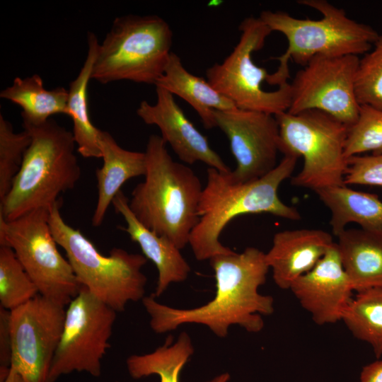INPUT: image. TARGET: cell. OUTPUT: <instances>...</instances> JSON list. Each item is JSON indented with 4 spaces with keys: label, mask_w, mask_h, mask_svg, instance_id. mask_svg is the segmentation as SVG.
I'll list each match as a JSON object with an SVG mask.
<instances>
[{
    "label": "cell",
    "mask_w": 382,
    "mask_h": 382,
    "mask_svg": "<svg viewBox=\"0 0 382 382\" xmlns=\"http://www.w3.org/2000/svg\"><path fill=\"white\" fill-rule=\"evenodd\" d=\"M209 261L214 272L216 293L207 303L180 309L160 303L154 295L143 298L154 332L165 333L183 324L196 323L225 337L232 325H238L249 332H258L263 328L262 315L274 311L273 298L258 292L259 286L266 282L269 270L265 253L248 247L241 253L219 255Z\"/></svg>",
    "instance_id": "1"
},
{
    "label": "cell",
    "mask_w": 382,
    "mask_h": 382,
    "mask_svg": "<svg viewBox=\"0 0 382 382\" xmlns=\"http://www.w3.org/2000/svg\"><path fill=\"white\" fill-rule=\"evenodd\" d=\"M298 158L295 155H284L271 172L246 183H236L230 179L228 172L209 167L198 206L199 219L189 239L195 258L203 261L233 253L220 243L219 236L228 223L238 216L267 213L300 220L299 212L284 204L278 195L279 185L291 175Z\"/></svg>",
    "instance_id": "2"
},
{
    "label": "cell",
    "mask_w": 382,
    "mask_h": 382,
    "mask_svg": "<svg viewBox=\"0 0 382 382\" xmlns=\"http://www.w3.org/2000/svg\"><path fill=\"white\" fill-rule=\"evenodd\" d=\"M144 153L145 179L133 189L129 209L145 227L181 250L199 221L203 187L190 168L172 159L161 136L149 137Z\"/></svg>",
    "instance_id": "3"
},
{
    "label": "cell",
    "mask_w": 382,
    "mask_h": 382,
    "mask_svg": "<svg viewBox=\"0 0 382 382\" xmlns=\"http://www.w3.org/2000/svg\"><path fill=\"white\" fill-rule=\"evenodd\" d=\"M23 128L30 132L31 142L8 192L0 201V217L7 221L50 208L81 177L71 132L52 118Z\"/></svg>",
    "instance_id": "4"
},
{
    "label": "cell",
    "mask_w": 382,
    "mask_h": 382,
    "mask_svg": "<svg viewBox=\"0 0 382 382\" xmlns=\"http://www.w3.org/2000/svg\"><path fill=\"white\" fill-rule=\"evenodd\" d=\"M298 4L314 8L323 17L301 19L284 11H262L259 18L272 31L282 33L287 40L285 52L274 57L279 62L277 71L269 75L270 85L282 86L290 78V59L304 66L316 56L339 57L364 54L380 35L369 25L347 16L342 8L325 0H300Z\"/></svg>",
    "instance_id": "5"
},
{
    "label": "cell",
    "mask_w": 382,
    "mask_h": 382,
    "mask_svg": "<svg viewBox=\"0 0 382 382\" xmlns=\"http://www.w3.org/2000/svg\"><path fill=\"white\" fill-rule=\"evenodd\" d=\"M61 203L58 200L50 207L49 224L80 284L116 312L123 311L130 301L142 300L147 282L141 271L146 257L120 248L103 255L79 229L64 221Z\"/></svg>",
    "instance_id": "6"
},
{
    "label": "cell",
    "mask_w": 382,
    "mask_h": 382,
    "mask_svg": "<svg viewBox=\"0 0 382 382\" xmlns=\"http://www.w3.org/2000/svg\"><path fill=\"white\" fill-rule=\"evenodd\" d=\"M173 42L169 24L156 15L116 18L99 44L91 79L154 84L163 75Z\"/></svg>",
    "instance_id": "7"
},
{
    "label": "cell",
    "mask_w": 382,
    "mask_h": 382,
    "mask_svg": "<svg viewBox=\"0 0 382 382\" xmlns=\"http://www.w3.org/2000/svg\"><path fill=\"white\" fill-rule=\"evenodd\" d=\"M279 128V151L303 158L291 185L318 189L344 185L347 166L345 156L348 127L330 115L308 110L275 115Z\"/></svg>",
    "instance_id": "8"
},
{
    "label": "cell",
    "mask_w": 382,
    "mask_h": 382,
    "mask_svg": "<svg viewBox=\"0 0 382 382\" xmlns=\"http://www.w3.org/2000/svg\"><path fill=\"white\" fill-rule=\"evenodd\" d=\"M49 213L50 208H40L12 221L0 217V245L13 250L40 295L65 307L82 286L57 248Z\"/></svg>",
    "instance_id": "9"
},
{
    "label": "cell",
    "mask_w": 382,
    "mask_h": 382,
    "mask_svg": "<svg viewBox=\"0 0 382 382\" xmlns=\"http://www.w3.org/2000/svg\"><path fill=\"white\" fill-rule=\"evenodd\" d=\"M241 36L233 51L221 63H215L206 71L207 81L241 110L277 115L288 111L291 86L286 83L272 91L263 89L269 74L257 66L252 58L261 50L272 32L258 17H248L239 25Z\"/></svg>",
    "instance_id": "10"
},
{
    "label": "cell",
    "mask_w": 382,
    "mask_h": 382,
    "mask_svg": "<svg viewBox=\"0 0 382 382\" xmlns=\"http://www.w3.org/2000/svg\"><path fill=\"white\" fill-rule=\"evenodd\" d=\"M117 313L81 286L66 309L62 337L47 382H55L74 371L100 376Z\"/></svg>",
    "instance_id": "11"
},
{
    "label": "cell",
    "mask_w": 382,
    "mask_h": 382,
    "mask_svg": "<svg viewBox=\"0 0 382 382\" xmlns=\"http://www.w3.org/2000/svg\"><path fill=\"white\" fill-rule=\"evenodd\" d=\"M359 58L356 55L313 57L299 70L292 82L288 112L318 110L347 127L357 120L360 109L354 91Z\"/></svg>",
    "instance_id": "12"
},
{
    "label": "cell",
    "mask_w": 382,
    "mask_h": 382,
    "mask_svg": "<svg viewBox=\"0 0 382 382\" xmlns=\"http://www.w3.org/2000/svg\"><path fill=\"white\" fill-rule=\"evenodd\" d=\"M65 316L64 306L40 294L10 311V367L27 382H47Z\"/></svg>",
    "instance_id": "13"
},
{
    "label": "cell",
    "mask_w": 382,
    "mask_h": 382,
    "mask_svg": "<svg viewBox=\"0 0 382 382\" xmlns=\"http://www.w3.org/2000/svg\"><path fill=\"white\" fill-rule=\"evenodd\" d=\"M216 127L227 136L236 167L228 173L236 183L256 180L271 172L279 151V128L274 115L234 108L214 110Z\"/></svg>",
    "instance_id": "14"
},
{
    "label": "cell",
    "mask_w": 382,
    "mask_h": 382,
    "mask_svg": "<svg viewBox=\"0 0 382 382\" xmlns=\"http://www.w3.org/2000/svg\"><path fill=\"white\" fill-rule=\"evenodd\" d=\"M290 290L316 324L342 320L354 289L335 242L313 269L293 283Z\"/></svg>",
    "instance_id": "15"
},
{
    "label": "cell",
    "mask_w": 382,
    "mask_h": 382,
    "mask_svg": "<svg viewBox=\"0 0 382 382\" xmlns=\"http://www.w3.org/2000/svg\"><path fill=\"white\" fill-rule=\"evenodd\" d=\"M156 103L143 100L137 109L143 122L158 127L162 139L183 162L193 164L200 161L219 171L229 172L228 166L186 117L173 95L160 87H156Z\"/></svg>",
    "instance_id": "16"
},
{
    "label": "cell",
    "mask_w": 382,
    "mask_h": 382,
    "mask_svg": "<svg viewBox=\"0 0 382 382\" xmlns=\"http://www.w3.org/2000/svg\"><path fill=\"white\" fill-rule=\"evenodd\" d=\"M332 236L321 229L302 228L277 232L265 260L274 283L290 289L293 283L318 262L334 244Z\"/></svg>",
    "instance_id": "17"
},
{
    "label": "cell",
    "mask_w": 382,
    "mask_h": 382,
    "mask_svg": "<svg viewBox=\"0 0 382 382\" xmlns=\"http://www.w3.org/2000/svg\"><path fill=\"white\" fill-rule=\"evenodd\" d=\"M128 201L120 190L112 204L115 212L123 216L126 223V226L120 228L138 243L143 255L153 262L158 270L157 285L153 294L158 297L171 283L185 281L191 269L180 249L173 242L147 228L138 221L130 210Z\"/></svg>",
    "instance_id": "18"
},
{
    "label": "cell",
    "mask_w": 382,
    "mask_h": 382,
    "mask_svg": "<svg viewBox=\"0 0 382 382\" xmlns=\"http://www.w3.org/2000/svg\"><path fill=\"white\" fill-rule=\"evenodd\" d=\"M100 146L103 163L96 171L98 199L92 216L95 227L102 224L109 206L124 183L146 173L144 152L122 148L109 132L102 130Z\"/></svg>",
    "instance_id": "19"
},
{
    "label": "cell",
    "mask_w": 382,
    "mask_h": 382,
    "mask_svg": "<svg viewBox=\"0 0 382 382\" xmlns=\"http://www.w3.org/2000/svg\"><path fill=\"white\" fill-rule=\"evenodd\" d=\"M337 238L342 265L354 291L382 287V230L345 229Z\"/></svg>",
    "instance_id": "20"
},
{
    "label": "cell",
    "mask_w": 382,
    "mask_h": 382,
    "mask_svg": "<svg viewBox=\"0 0 382 382\" xmlns=\"http://www.w3.org/2000/svg\"><path fill=\"white\" fill-rule=\"evenodd\" d=\"M155 86L185 100L198 114L206 129L216 127L214 110L236 108L232 101L218 92L207 80L190 73L179 56L173 52Z\"/></svg>",
    "instance_id": "21"
},
{
    "label": "cell",
    "mask_w": 382,
    "mask_h": 382,
    "mask_svg": "<svg viewBox=\"0 0 382 382\" xmlns=\"http://www.w3.org/2000/svg\"><path fill=\"white\" fill-rule=\"evenodd\" d=\"M330 209V225L337 236L349 223L366 230H382V201L376 194L354 190L342 185L314 191Z\"/></svg>",
    "instance_id": "22"
},
{
    "label": "cell",
    "mask_w": 382,
    "mask_h": 382,
    "mask_svg": "<svg viewBox=\"0 0 382 382\" xmlns=\"http://www.w3.org/2000/svg\"><path fill=\"white\" fill-rule=\"evenodd\" d=\"M87 42L86 60L76 78L69 84L66 115L73 121L72 133L77 151L84 158H101V130L91 122L88 100V86L99 43L91 32H88Z\"/></svg>",
    "instance_id": "23"
},
{
    "label": "cell",
    "mask_w": 382,
    "mask_h": 382,
    "mask_svg": "<svg viewBox=\"0 0 382 382\" xmlns=\"http://www.w3.org/2000/svg\"><path fill=\"white\" fill-rule=\"evenodd\" d=\"M0 97L22 108L23 125H40L54 115L67 112L69 91L64 87L47 90L38 74L16 77Z\"/></svg>",
    "instance_id": "24"
},
{
    "label": "cell",
    "mask_w": 382,
    "mask_h": 382,
    "mask_svg": "<svg viewBox=\"0 0 382 382\" xmlns=\"http://www.w3.org/2000/svg\"><path fill=\"white\" fill-rule=\"evenodd\" d=\"M172 341L170 335L163 346L151 353L129 356L126 360L129 375L139 379L156 374L160 382H179L180 371L193 354L194 347L186 332H181L175 342Z\"/></svg>",
    "instance_id": "25"
},
{
    "label": "cell",
    "mask_w": 382,
    "mask_h": 382,
    "mask_svg": "<svg viewBox=\"0 0 382 382\" xmlns=\"http://www.w3.org/2000/svg\"><path fill=\"white\" fill-rule=\"evenodd\" d=\"M342 321L354 337L369 344L377 358L382 355V287L357 292Z\"/></svg>",
    "instance_id": "26"
},
{
    "label": "cell",
    "mask_w": 382,
    "mask_h": 382,
    "mask_svg": "<svg viewBox=\"0 0 382 382\" xmlns=\"http://www.w3.org/2000/svg\"><path fill=\"white\" fill-rule=\"evenodd\" d=\"M37 294V286L13 250L0 245V306L12 311Z\"/></svg>",
    "instance_id": "27"
},
{
    "label": "cell",
    "mask_w": 382,
    "mask_h": 382,
    "mask_svg": "<svg viewBox=\"0 0 382 382\" xmlns=\"http://www.w3.org/2000/svg\"><path fill=\"white\" fill-rule=\"evenodd\" d=\"M30 132H15L12 125L0 114V201L8 192L30 144Z\"/></svg>",
    "instance_id": "28"
},
{
    "label": "cell",
    "mask_w": 382,
    "mask_h": 382,
    "mask_svg": "<svg viewBox=\"0 0 382 382\" xmlns=\"http://www.w3.org/2000/svg\"><path fill=\"white\" fill-rule=\"evenodd\" d=\"M366 152L382 154V110L360 105L357 121L348 127L345 156L347 160Z\"/></svg>",
    "instance_id": "29"
},
{
    "label": "cell",
    "mask_w": 382,
    "mask_h": 382,
    "mask_svg": "<svg viewBox=\"0 0 382 382\" xmlns=\"http://www.w3.org/2000/svg\"><path fill=\"white\" fill-rule=\"evenodd\" d=\"M359 62L354 91L359 105H369L382 110V35Z\"/></svg>",
    "instance_id": "30"
},
{
    "label": "cell",
    "mask_w": 382,
    "mask_h": 382,
    "mask_svg": "<svg viewBox=\"0 0 382 382\" xmlns=\"http://www.w3.org/2000/svg\"><path fill=\"white\" fill-rule=\"evenodd\" d=\"M344 185L382 187V154L357 155L347 160Z\"/></svg>",
    "instance_id": "31"
},
{
    "label": "cell",
    "mask_w": 382,
    "mask_h": 382,
    "mask_svg": "<svg viewBox=\"0 0 382 382\" xmlns=\"http://www.w3.org/2000/svg\"><path fill=\"white\" fill-rule=\"evenodd\" d=\"M11 361L10 311L0 306V368H9Z\"/></svg>",
    "instance_id": "32"
},
{
    "label": "cell",
    "mask_w": 382,
    "mask_h": 382,
    "mask_svg": "<svg viewBox=\"0 0 382 382\" xmlns=\"http://www.w3.org/2000/svg\"><path fill=\"white\" fill-rule=\"evenodd\" d=\"M359 382H382V360H378L363 367Z\"/></svg>",
    "instance_id": "33"
},
{
    "label": "cell",
    "mask_w": 382,
    "mask_h": 382,
    "mask_svg": "<svg viewBox=\"0 0 382 382\" xmlns=\"http://www.w3.org/2000/svg\"><path fill=\"white\" fill-rule=\"evenodd\" d=\"M0 382H27L14 369L10 367L4 373H0Z\"/></svg>",
    "instance_id": "34"
},
{
    "label": "cell",
    "mask_w": 382,
    "mask_h": 382,
    "mask_svg": "<svg viewBox=\"0 0 382 382\" xmlns=\"http://www.w3.org/2000/svg\"><path fill=\"white\" fill-rule=\"evenodd\" d=\"M230 379V374L228 373H222L213 378L207 381V382H228Z\"/></svg>",
    "instance_id": "35"
}]
</instances>
